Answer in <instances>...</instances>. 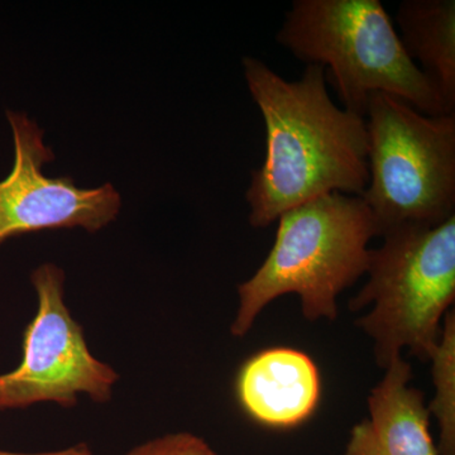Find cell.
Returning <instances> with one entry per match:
<instances>
[{
  "label": "cell",
  "mask_w": 455,
  "mask_h": 455,
  "mask_svg": "<svg viewBox=\"0 0 455 455\" xmlns=\"http://www.w3.org/2000/svg\"><path fill=\"white\" fill-rule=\"evenodd\" d=\"M242 62L266 125L265 161L245 193L251 226H271L326 194L363 196L370 181L366 118L335 106L325 68L307 65L300 80L286 82L256 57Z\"/></svg>",
  "instance_id": "cell-1"
},
{
  "label": "cell",
  "mask_w": 455,
  "mask_h": 455,
  "mask_svg": "<svg viewBox=\"0 0 455 455\" xmlns=\"http://www.w3.org/2000/svg\"><path fill=\"white\" fill-rule=\"evenodd\" d=\"M370 181L362 196L379 235L455 215V114L430 116L373 92L366 112Z\"/></svg>",
  "instance_id": "cell-5"
},
{
  "label": "cell",
  "mask_w": 455,
  "mask_h": 455,
  "mask_svg": "<svg viewBox=\"0 0 455 455\" xmlns=\"http://www.w3.org/2000/svg\"><path fill=\"white\" fill-rule=\"evenodd\" d=\"M411 379V364L392 359L368 396L370 416L350 430L341 455H438L424 392Z\"/></svg>",
  "instance_id": "cell-9"
},
{
  "label": "cell",
  "mask_w": 455,
  "mask_h": 455,
  "mask_svg": "<svg viewBox=\"0 0 455 455\" xmlns=\"http://www.w3.org/2000/svg\"><path fill=\"white\" fill-rule=\"evenodd\" d=\"M14 163L0 180V247L28 233L82 228L97 233L118 217L122 197L112 184L77 187L68 176L50 178L44 166L55 158L44 130L26 113L8 110Z\"/></svg>",
  "instance_id": "cell-7"
},
{
  "label": "cell",
  "mask_w": 455,
  "mask_h": 455,
  "mask_svg": "<svg viewBox=\"0 0 455 455\" xmlns=\"http://www.w3.org/2000/svg\"><path fill=\"white\" fill-rule=\"evenodd\" d=\"M381 236V247L370 252L368 281L348 309L372 305L355 324L373 340L379 367L403 349L430 362L455 300V215L440 226L398 227Z\"/></svg>",
  "instance_id": "cell-4"
},
{
  "label": "cell",
  "mask_w": 455,
  "mask_h": 455,
  "mask_svg": "<svg viewBox=\"0 0 455 455\" xmlns=\"http://www.w3.org/2000/svg\"><path fill=\"white\" fill-rule=\"evenodd\" d=\"M275 243L252 277L238 284L230 334L243 338L267 305L300 298L307 322L338 317L337 299L366 275L371 239L379 235L362 197L326 194L284 212Z\"/></svg>",
  "instance_id": "cell-2"
},
{
  "label": "cell",
  "mask_w": 455,
  "mask_h": 455,
  "mask_svg": "<svg viewBox=\"0 0 455 455\" xmlns=\"http://www.w3.org/2000/svg\"><path fill=\"white\" fill-rule=\"evenodd\" d=\"M431 377L435 396L427 405L439 427L438 455H455V313L449 310L443 322L442 339L434 353Z\"/></svg>",
  "instance_id": "cell-11"
},
{
  "label": "cell",
  "mask_w": 455,
  "mask_h": 455,
  "mask_svg": "<svg viewBox=\"0 0 455 455\" xmlns=\"http://www.w3.org/2000/svg\"><path fill=\"white\" fill-rule=\"evenodd\" d=\"M396 23L407 56L431 84L451 114H455V2L403 0Z\"/></svg>",
  "instance_id": "cell-10"
},
{
  "label": "cell",
  "mask_w": 455,
  "mask_h": 455,
  "mask_svg": "<svg viewBox=\"0 0 455 455\" xmlns=\"http://www.w3.org/2000/svg\"><path fill=\"white\" fill-rule=\"evenodd\" d=\"M65 281L55 263L32 272L37 313L23 333L20 366L0 374V411L42 403L71 409L80 395L97 403L112 400L119 374L90 352L83 326L66 305Z\"/></svg>",
  "instance_id": "cell-6"
},
{
  "label": "cell",
  "mask_w": 455,
  "mask_h": 455,
  "mask_svg": "<svg viewBox=\"0 0 455 455\" xmlns=\"http://www.w3.org/2000/svg\"><path fill=\"white\" fill-rule=\"evenodd\" d=\"M0 455H95L88 445L80 443L74 447L55 451H42V453H17V451H0Z\"/></svg>",
  "instance_id": "cell-13"
},
{
  "label": "cell",
  "mask_w": 455,
  "mask_h": 455,
  "mask_svg": "<svg viewBox=\"0 0 455 455\" xmlns=\"http://www.w3.org/2000/svg\"><path fill=\"white\" fill-rule=\"evenodd\" d=\"M276 40L307 65L328 68L344 109L357 116L366 118L373 92L403 99L425 116H451L379 0H295Z\"/></svg>",
  "instance_id": "cell-3"
},
{
  "label": "cell",
  "mask_w": 455,
  "mask_h": 455,
  "mask_svg": "<svg viewBox=\"0 0 455 455\" xmlns=\"http://www.w3.org/2000/svg\"><path fill=\"white\" fill-rule=\"evenodd\" d=\"M124 455H218L205 439L188 431L166 434L137 445Z\"/></svg>",
  "instance_id": "cell-12"
},
{
  "label": "cell",
  "mask_w": 455,
  "mask_h": 455,
  "mask_svg": "<svg viewBox=\"0 0 455 455\" xmlns=\"http://www.w3.org/2000/svg\"><path fill=\"white\" fill-rule=\"evenodd\" d=\"M235 392L239 405L256 423L291 429L315 412L322 379L307 353L269 348L244 362L236 374Z\"/></svg>",
  "instance_id": "cell-8"
}]
</instances>
